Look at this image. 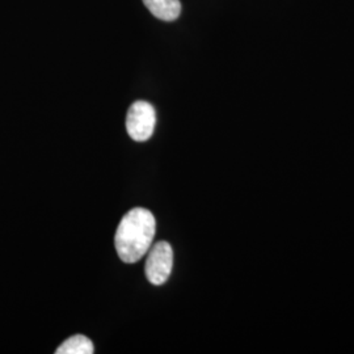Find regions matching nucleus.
<instances>
[{
    "mask_svg": "<svg viewBox=\"0 0 354 354\" xmlns=\"http://www.w3.org/2000/svg\"><path fill=\"white\" fill-rule=\"evenodd\" d=\"M156 222L150 210L136 207L121 219L115 236L114 245L118 257L127 263L134 264L147 254L155 238Z\"/></svg>",
    "mask_w": 354,
    "mask_h": 354,
    "instance_id": "nucleus-1",
    "label": "nucleus"
},
{
    "mask_svg": "<svg viewBox=\"0 0 354 354\" xmlns=\"http://www.w3.org/2000/svg\"><path fill=\"white\" fill-rule=\"evenodd\" d=\"M146 260V277L150 283L155 286H160L169 279L172 266H174V251L172 247L167 241H158L151 245L147 252Z\"/></svg>",
    "mask_w": 354,
    "mask_h": 354,
    "instance_id": "nucleus-3",
    "label": "nucleus"
},
{
    "mask_svg": "<svg viewBox=\"0 0 354 354\" xmlns=\"http://www.w3.org/2000/svg\"><path fill=\"white\" fill-rule=\"evenodd\" d=\"M156 124V113L150 102H133L127 111V130L131 140L145 142L150 140Z\"/></svg>",
    "mask_w": 354,
    "mask_h": 354,
    "instance_id": "nucleus-2",
    "label": "nucleus"
},
{
    "mask_svg": "<svg viewBox=\"0 0 354 354\" xmlns=\"http://www.w3.org/2000/svg\"><path fill=\"white\" fill-rule=\"evenodd\" d=\"M93 352V344L83 335H76L67 339L55 351L57 354H92Z\"/></svg>",
    "mask_w": 354,
    "mask_h": 354,
    "instance_id": "nucleus-5",
    "label": "nucleus"
},
{
    "mask_svg": "<svg viewBox=\"0 0 354 354\" xmlns=\"http://www.w3.org/2000/svg\"><path fill=\"white\" fill-rule=\"evenodd\" d=\"M143 3L156 19L163 21H174L181 13L178 0H143Z\"/></svg>",
    "mask_w": 354,
    "mask_h": 354,
    "instance_id": "nucleus-4",
    "label": "nucleus"
}]
</instances>
